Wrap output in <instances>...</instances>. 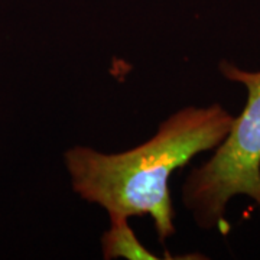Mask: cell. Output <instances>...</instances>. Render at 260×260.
<instances>
[{"label":"cell","mask_w":260,"mask_h":260,"mask_svg":"<svg viewBox=\"0 0 260 260\" xmlns=\"http://www.w3.org/2000/svg\"><path fill=\"white\" fill-rule=\"evenodd\" d=\"M236 116L221 104L185 107L159 126L158 133L121 153L75 146L64 155L73 189L109 215L129 218L149 214L159 243L175 233L169 177L195 155L215 149L229 135Z\"/></svg>","instance_id":"cell-1"},{"label":"cell","mask_w":260,"mask_h":260,"mask_svg":"<svg viewBox=\"0 0 260 260\" xmlns=\"http://www.w3.org/2000/svg\"><path fill=\"white\" fill-rule=\"evenodd\" d=\"M218 70L229 81L246 87L247 102L213 156L186 178L182 200L201 229L224 232L234 197H249L260 211V71H246L225 59Z\"/></svg>","instance_id":"cell-2"},{"label":"cell","mask_w":260,"mask_h":260,"mask_svg":"<svg viewBox=\"0 0 260 260\" xmlns=\"http://www.w3.org/2000/svg\"><path fill=\"white\" fill-rule=\"evenodd\" d=\"M110 229L104 233L102 239L104 259L124 257L129 260H158L152 251H149L138 240L133 230L129 227L127 218L112 214Z\"/></svg>","instance_id":"cell-3"}]
</instances>
